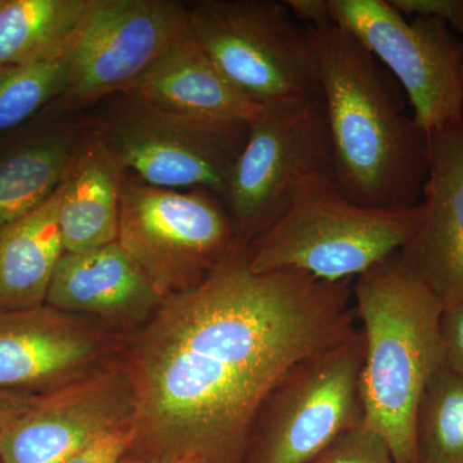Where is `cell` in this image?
Instances as JSON below:
<instances>
[{"label": "cell", "mask_w": 463, "mask_h": 463, "mask_svg": "<svg viewBox=\"0 0 463 463\" xmlns=\"http://www.w3.org/2000/svg\"><path fill=\"white\" fill-rule=\"evenodd\" d=\"M352 285L255 273L237 241L205 281L165 298L128 339L133 446L165 461H233L283 377L356 330Z\"/></svg>", "instance_id": "1"}, {"label": "cell", "mask_w": 463, "mask_h": 463, "mask_svg": "<svg viewBox=\"0 0 463 463\" xmlns=\"http://www.w3.org/2000/svg\"><path fill=\"white\" fill-rule=\"evenodd\" d=\"M309 32L341 194L374 209L420 205L429 138L401 85L341 27Z\"/></svg>", "instance_id": "2"}, {"label": "cell", "mask_w": 463, "mask_h": 463, "mask_svg": "<svg viewBox=\"0 0 463 463\" xmlns=\"http://www.w3.org/2000/svg\"><path fill=\"white\" fill-rule=\"evenodd\" d=\"M353 306L362 323L364 421L385 439L397 463H421L417 412L426 386L446 367L444 304L403 250L356 277Z\"/></svg>", "instance_id": "3"}, {"label": "cell", "mask_w": 463, "mask_h": 463, "mask_svg": "<svg viewBox=\"0 0 463 463\" xmlns=\"http://www.w3.org/2000/svg\"><path fill=\"white\" fill-rule=\"evenodd\" d=\"M420 205L374 209L337 185L307 197L246 242L255 273L297 270L326 282L352 281L410 243Z\"/></svg>", "instance_id": "4"}, {"label": "cell", "mask_w": 463, "mask_h": 463, "mask_svg": "<svg viewBox=\"0 0 463 463\" xmlns=\"http://www.w3.org/2000/svg\"><path fill=\"white\" fill-rule=\"evenodd\" d=\"M190 32L225 80L259 108L321 96L309 29L285 2L201 0L190 7Z\"/></svg>", "instance_id": "5"}, {"label": "cell", "mask_w": 463, "mask_h": 463, "mask_svg": "<svg viewBox=\"0 0 463 463\" xmlns=\"http://www.w3.org/2000/svg\"><path fill=\"white\" fill-rule=\"evenodd\" d=\"M336 185L322 94L264 109L249 125L223 197L239 239L250 242L291 207Z\"/></svg>", "instance_id": "6"}, {"label": "cell", "mask_w": 463, "mask_h": 463, "mask_svg": "<svg viewBox=\"0 0 463 463\" xmlns=\"http://www.w3.org/2000/svg\"><path fill=\"white\" fill-rule=\"evenodd\" d=\"M239 240L222 197L124 172L118 241L164 300L205 281Z\"/></svg>", "instance_id": "7"}, {"label": "cell", "mask_w": 463, "mask_h": 463, "mask_svg": "<svg viewBox=\"0 0 463 463\" xmlns=\"http://www.w3.org/2000/svg\"><path fill=\"white\" fill-rule=\"evenodd\" d=\"M335 25L385 67L428 138L463 118V39L443 21L408 20L389 0H328Z\"/></svg>", "instance_id": "8"}, {"label": "cell", "mask_w": 463, "mask_h": 463, "mask_svg": "<svg viewBox=\"0 0 463 463\" xmlns=\"http://www.w3.org/2000/svg\"><path fill=\"white\" fill-rule=\"evenodd\" d=\"M364 340L356 330L339 345L295 365L259 411L250 439L254 463H310L364 420Z\"/></svg>", "instance_id": "9"}, {"label": "cell", "mask_w": 463, "mask_h": 463, "mask_svg": "<svg viewBox=\"0 0 463 463\" xmlns=\"http://www.w3.org/2000/svg\"><path fill=\"white\" fill-rule=\"evenodd\" d=\"M249 125L192 120L118 94L100 132L123 172L146 184L223 199Z\"/></svg>", "instance_id": "10"}, {"label": "cell", "mask_w": 463, "mask_h": 463, "mask_svg": "<svg viewBox=\"0 0 463 463\" xmlns=\"http://www.w3.org/2000/svg\"><path fill=\"white\" fill-rule=\"evenodd\" d=\"M190 32V7L174 0H90L69 51V81L52 106L84 108L120 94Z\"/></svg>", "instance_id": "11"}, {"label": "cell", "mask_w": 463, "mask_h": 463, "mask_svg": "<svg viewBox=\"0 0 463 463\" xmlns=\"http://www.w3.org/2000/svg\"><path fill=\"white\" fill-rule=\"evenodd\" d=\"M123 355L70 385L33 395L0 432L3 463H67L97 439L132 422Z\"/></svg>", "instance_id": "12"}, {"label": "cell", "mask_w": 463, "mask_h": 463, "mask_svg": "<svg viewBox=\"0 0 463 463\" xmlns=\"http://www.w3.org/2000/svg\"><path fill=\"white\" fill-rule=\"evenodd\" d=\"M128 339L48 306L0 312V392L41 395L97 373Z\"/></svg>", "instance_id": "13"}, {"label": "cell", "mask_w": 463, "mask_h": 463, "mask_svg": "<svg viewBox=\"0 0 463 463\" xmlns=\"http://www.w3.org/2000/svg\"><path fill=\"white\" fill-rule=\"evenodd\" d=\"M403 252L444 307L463 303V118L429 138L419 222Z\"/></svg>", "instance_id": "14"}, {"label": "cell", "mask_w": 463, "mask_h": 463, "mask_svg": "<svg viewBox=\"0 0 463 463\" xmlns=\"http://www.w3.org/2000/svg\"><path fill=\"white\" fill-rule=\"evenodd\" d=\"M164 298L118 241L61 258L45 306L125 335L151 318Z\"/></svg>", "instance_id": "15"}, {"label": "cell", "mask_w": 463, "mask_h": 463, "mask_svg": "<svg viewBox=\"0 0 463 463\" xmlns=\"http://www.w3.org/2000/svg\"><path fill=\"white\" fill-rule=\"evenodd\" d=\"M120 96L192 120L250 124L264 109L225 80L191 32Z\"/></svg>", "instance_id": "16"}, {"label": "cell", "mask_w": 463, "mask_h": 463, "mask_svg": "<svg viewBox=\"0 0 463 463\" xmlns=\"http://www.w3.org/2000/svg\"><path fill=\"white\" fill-rule=\"evenodd\" d=\"M123 175L100 129L72 143L58 187L65 252L90 251L118 240Z\"/></svg>", "instance_id": "17"}, {"label": "cell", "mask_w": 463, "mask_h": 463, "mask_svg": "<svg viewBox=\"0 0 463 463\" xmlns=\"http://www.w3.org/2000/svg\"><path fill=\"white\" fill-rule=\"evenodd\" d=\"M57 191L38 209L0 228V312L45 306L65 254Z\"/></svg>", "instance_id": "18"}, {"label": "cell", "mask_w": 463, "mask_h": 463, "mask_svg": "<svg viewBox=\"0 0 463 463\" xmlns=\"http://www.w3.org/2000/svg\"><path fill=\"white\" fill-rule=\"evenodd\" d=\"M74 139L65 133L24 137L0 151V228L43 205L60 187Z\"/></svg>", "instance_id": "19"}, {"label": "cell", "mask_w": 463, "mask_h": 463, "mask_svg": "<svg viewBox=\"0 0 463 463\" xmlns=\"http://www.w3.org/2000/svg\"><path fill=\"white\" fill-rule=\"evenodd\" d=\"M90 0H0V67L69 53Z\"/></svg>", "instance_id": "20"}, {"label": "cell", "mask_w": 463, "mask_h": 463, "mask_svg": "<svg viewBox=\"0 0 463 463\" xmlns=\"http://www.w3.org/2000/svg\"><path fill=\"white\" fill-rule=\"evenodd\" d=\"M417 443L421 463H463V376L447 365L420 402Z\"/></svg>", "instance_id": "21"}, {"label": "cell", "mask_w": 463, "mask_h": 463, "mask_svg": "<svg viewBox=\"0 0 463 463\" xmlns=\"http://www.w3.org/2000/svg\"><path fill=\"white\" fill-rule=\"evenodd\" d=\"M69 81V53L35 62L0 67V136L51 109Z\"/></svg>", "instance_id": "22"}, {"label": "cell", "mask_w": 463, "mask_h": 463, "mask_svg": "<svg viewBox=\"0 0 463 463\" xmlns=\"http://www.w3.org/2000/svg\"><path fill=\"white\" fill-rule=\"evenodd\" d=\"M310 463H397L385 439L362 420Z\"/></svg>", "instance_id": "23"}, {"label": "cell", "mask_w": 463, "mask_h": 463, "mask_svg": "<svg viewBox=\"0 0 463 463\" xmlns=\"http://www.w3.org/2000/svg\"><path fill=\"white\" fill-rule=\"evenodd\" d=\"M405 17H431L446 23L463 39V0H389Z\"/></svg>", "instance_id": "24"}, {"label": "cell", "mask_w": 463, "mask_h": 463, "mask_svg": "<svg viewBox=\"0 0 463 463\" xmlns=\"http://www.w3.org/2000/svg\"><path fill=\"white\" fill-rule=\"evenodd\" d=\"M132 426L108 432L84 448L67 463H121L125 453L133 447Z\"/></svg>", "instance_id": "25"}, {"label": "cell", "mask_w": 463, "mask_h": 463, "mask_svg": "<svg viewBox=\"0 0 463 463\" xmlns=\"http://www.w3.org/2000/svg\"><path fill=\"white\" fill-rule=\"evenodd\" d=\"M441 334L447 367L463 376V303L444 307Z\"/></svg>", "instance_id": "26"}, {"label": "cell", "mask_w": 463, "mask_h": 463, "mask_svg": "<svg viewBox=\"0 0 463 463\" xmlns=\"http://www.w3.org/2000/svg\"><path fill=\"white\" fill-rule=\"evenodd\" d=\"M292 17L309 29L335 25L328 0H285Z\"/></svg>", "instance_id": "27"}, {"label": "cell", "mask_w": 463, "mask_h": 463, "mask_svg": "<svg viewBox=\"0 0 463 463\" xmlns=\"http://www.w3.org/2000/svg\"><path fill=\"white\" fill-rule=\"evenodd\" d=\"M33 395L25 392H0V432L11 420L23 412ZM0 463H3L0 458Z\"/></svg>", "instance_id": "28"}, {"label": "cell", "mask_w": 463, "mask_h": 463, "mask_svg": "<svg viewBox=\"0 0 463 463\" xmlns=\"http://www.w3.org/2000/svg\"><path fill=\"white\" fill-rule=\"evenodd\" d=\"M136 463H203L196 459H174V461H165V459L156 458V457L147 456L146 458Z\"/></svg>", "instance_id": "29"}]
</instances>
